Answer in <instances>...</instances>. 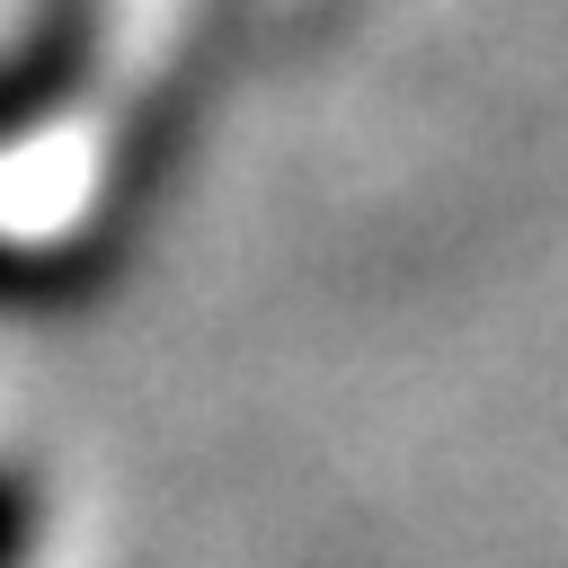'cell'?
Wrapping results in <instances>:
<instances>
[{"label": "cell", "instance_id": "cell-1", "mask_svg": "<svg viewBox=\"0 0 568 568\" xmlns=\"http://www.w3.org/2000/svg\"><path fill=\"white\" fill-rule=\"evenodd\" d=\"M89 53H98V18H89L80 0H62L36 36H18V44L0 53V151L27 142L36 124H53V115L80 98Z\"/></svg>", "mask_w": 568, "mask_h": 568}, {"label": "cell", "instance_id": "cell-2", "mask_svg": "<svg viewBox=\"0 0 568 568\" xmlns=\"http://www.w3.org/2000/svg\"><path fill=\"white\" fill-rule=\"evenodd\" d=\"M106 284V240H0V311H71Z\"/></svg>", "mask_w": 568, "mask_h": 568}, {"label": "cell", "instance_id": "cell-3", "mask_svg": "<svg viewBox=\"0 0 568 568\" xmlns=\"http://www.w3.org/2000/svg\"><path fill=\"white\" fill-rule=\"evenodd\" d=\"M27 541H36V497L18 470H0V568H27Z\"/></svg>", "mask_w": 568, "mask_h": 568}]
</instances>
